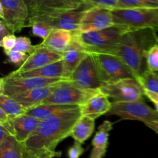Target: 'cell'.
Segmentation results:
<instances>
[{
  "instance_id": "cell-22",
  "label": "cell",
  "mask_w": 158,
  "mask_h": 158,
  "mask_svg": "<svg viewBox=\"0 0 158 158\" xmlns=\"http://www.w3.org/2000/svg\"><path fill=\"white\" fill-rule=\"evenodd\" d=\"M9 76L12 77H40V78L57 79L63 78V63L62 60L47 65L39 69L26 71V72L16 73L12 71Z\"/></svg>"
},
{
  "instance_id": "cell-20",
  "label": "cell",
  "mask_w": 158,
  "mask_h": 158,
  "mask_svg": "<svg viewBox=\"0 0 158 158\" xmlns=\"http://www.w3.org/2000/svg\"><path fill=\"white\" fill-rule=\"evenodd\" d=\"M112 129L113 123L110 120H105L99 126L91 142L93 148L89 158H104L109 143L110 133Z\"/></svg>"
},
{
  "instance_id": "cell-4",
  "label": "cell",
  "mask_w": 158,
  "mask_h": 158,
  "mask_svg": "<svg viewBox=\"0 0 158 158\" xmlns=\"http://www.w3.org/2000/svg\"><path fill=\"white\" fill-rule=\"evenodd\" d=\"M112 14L115 25L130 29H158L157 9H117Z\"/></svg>"
},
{
  "instance_id": "cell-41",
  "label": "cell",
  "mask_w": 158,
  "mask_h": 158,
  "mask_svg": "<svg viewBox=\"0 0 158 158\" xmlns=\"http://www.w3.org/2000/svg\"><path fill=\"white\" fill-rule=\"evenodd\" d=\"M24 158H46V157H40V156L35 155V154H32V153L28 152V151H26V149H25V155H24Z\"/></svg>"
},
{
  "instance_id": "cell-39",
  "label": "cell",
  "mask_w": 158,
  "mask_h": 158,
  "mask_svg": "<svg viewBox=\"0 0 158 158\" xmlns=\"http://www.w3.org/2000/svg\"><path fill=\"white\" fill-rule=\"evenodd\" d=\"M11 119L4 111L2 109H0V123H4L7 122L8 120Z\"/></svg>"
},
{
  "instance_id": "cell-2",
  "label": "cell",
  "mask_w": 158,
  "mask_h": 158,
  "mask_svg": "<svg viewBox=\"0 0 158 158\" xmlns=\"http://www.w3.org/2000/svg\"><path fill=\"white\" fill-rule=\"evenodd\" d=\"M157 32L154 29H130L111 54L119 57L132 71L137 80L148 69L145 56L151 46L157 44Z\"/></svg>"
},
{
  "instance_id": "cell-27",
  "label": "cell",
  "mask_w": 158,
  "mask_h": 158,
  "mask_svg": "<svg viewBox=\"0 0 158 158\" xmlns=\"http://www.w3.org/2000/svg\"><path fill=\"white\" fill-rule=\"evenodd\" d=\"M27 26L32 28V35L42 38L43 40L47 38L48 35L53 30V28L47 22L42 19H33L29 20Z\"/></svg>"
},
{
  "instance_id": "cell-5",
  "label": "cell",
  "mask_w": 158,
  "mask_h": 158,
  "mask_svg": "<svg viewBox=\"0 0 158 158\" xmlns=\"http://www.w3.org/2000/svg\"><path fill=\"white\" fill-rule=\"evenodd\" d=\"M93 55L96 60L102 85L125 79H136L130 68L117 56L111 54Z\"/></svg>"
},
{
  "instance_id": "cell-28",
  "label": "cell",
  "mask_w": 158,
  "mask_h": 158,
  "mask_svg": "<svg viewBox=\"0 0 158 158\" xmlns=\"http://www.w3.org/2000/svg\"><path fill=\"white\" fill-rule=\"evenodd\" d=\"M137 80L143 89L158 94V73L147 69Z\"/></svg>"
},
{
  "instance_id": "cell-6",
  "label": "cell",
  "mask_w": 158,
  "mask_h": 158,
  "mask_svg": "<svg viewBox=\"0 0 158 158\" xmlns=\"http://www.w3.org/2000/svg\"><path fill=\"white\" fill-rule=\"evenodd\" d=\"M106 115H116L121 120H139L145 124L158 122V111L148 106L143 100L127 103L112 102V107Z\"/></svg>"
},
{
  "instance_id": "cell-36",
  "label": "cell",
  "mask_w": 158,
  "mask_h": 158,
  "mask_svg": "<svg viewBox=\"0 0 158 158\" xmlns=\"http://www.w3.org/2000/svg\"><path fill=\"white\" fill-rule=\"evenodd\" d=\"M143 94H144L145 97H148V100H151L154 103V105L155 106V109L158 111V94L151 92L147 89H143Z\"/></svg>"
},
{
  "instance_id": "cell-13",
  "label": "cell",
  "mask_w": 158,
  "mask_h": 158,
  "mask_svg": "<svg viewBox=\"0 0 158 158\" xmlns=\"http://www.w3.org/2000/svg\"><path fill=\"white\" fill-rule=\"evenodd\" d=\"M114 25L110 9L91 7L84 12L79 26V33L94 32L111 27Z\"/></svg>"
},
{
  "instance_id": "cell-34",
  "label": "cell",
  "mask_w": 158,
  "mask_h": 158,
  "mask_svg": "<svg viewBox=\"0 0 158 158\" xmlns=\"http://www.w3.org/2000/svg\"><path fill=\"white\" fill-rule=\"evenodd\" d=\"M16 40L17 37L13 33H12L6 35L2 40H0V45H1V46L4 49L5 54L10 52L11 50H12L15 48Z\"/></svg>"
},
{
  "instance_id": "cell-33",
  "label": "cell",
  "mask_w": 158,
  "mask_h": 158,
  "mask_svg": "<svg viewBox=\"0 0 158 158\" xmlns=\"http://www.w3.org/2000/svg\"><path fill=\"white\" fill-rule=\"evenodd\" d=\"M8 57V62L9 63L18 66L19 68L23 65V63L26 61V60L29 57V54L24 53V52H19L15 49H12L10 52H7L6 54Z\"/></svg>"
},
{
  "instance_id": "cell-30",
  "label": "cell",
  "mask_w": 158,
  "mask_h": 158,
  "mask_svg": "<svg viewBox=\"0 0 158 158\" xmlns=\"http://www.w3.org/2000/svg\"><path fill=\"white\" fill-rule=\"evenodd\" d=\"M147 69L152 72L158 73V44L151 46L145 56Z\"/></svg>"
},
{
  "instance_id": "cell-42",
  "label": "cell",
  "mask_w": 158,
  "mask_h": 158,
  "mask_svg": "<svg viewBox=\"0 0 158 158\" xmlns=\"http://www.w3.org/2000/svg\"><path fill=\"white\" fill-rule=\"evenodd\" d=\"M156 31H157V32H158V29H155Z\"/></svg>"
},
{
  "instance_id": "cell-26",
  "label": "cell",
  "mask_w": 158,
  "mask_h": 158,
  "mask_svg": "<svg viewBox=\"0 0 158 158\" xmlns=\"http://www.w3.org/2000/svg\"><path fill=\"white\" fill-rule=\"evenodd\" d=\"M0 109L2 110L10 118L26 114L28 109L12 97L0 94Z\"/></svg>"
},
{
  "instance_id": "cell-18",
  "label": "cell",
  "mask_w": 158,
  "mask_h": 158,
  "mask_svg": "<svg viewBox=\"0 0 158 158\" xmlns=\"http://www.w3.org/2000/svg\"><path fill=\"white\" fill-rule=\"evenodd\" d=\"M111 107L112 102L110 101L109 97L98 89L86 104L80 107V110L82 116L96 120L104 114H107Z\"/></svg>"
},
{
  "instance_id": "cell-35",
  "label": "cell",
  "mask_w": 158,
  "mask_h": 158,
  "mask_svg": "<svg viewBox=\"0 0 158 158\" xmlns=\"http://www.w3.org/2000/svg\"><path fill=\"white\" fill-rule=\"evenodd\" d=\"M83 152L84 148L82 147L81 143L75 141L73 146H71L68 150V157L69 158H80Z\"/></svg>"
},
{
  "instance_id": "cell-44",
  "label": "cell",
  "mask_w": 158,
  "mask_h": 158,
  "mask_svg": "<svg viewBox=\"0 0 158 158\" xmlns=\"http://www.w3.org/2000/svg\"><path fill=\"white\" fill-rule=\"evenodd\" d=\"M157 44H158V40H157Z\"/></svg>"
},
{
  "instance_id": "cell-7",
  "label": "cell",
  "mask_w": 158,
  "mask_h": 158,
  "mask_svg": "<svg viewBox=\"0 0 158 158\" xmlns=\"http://www.w3.org/2000/svg\"><path fill=\"white\" fill-rule=\"evenodd\" d=\"M98 89H83L73 85L69 80H65L43 103L71 105L81 107Z\"/></svg>"
},
{
  "instance_id": "cell-1",
  "label": "cell",
  "mask_w": 158,
  "mask_h": 158,
  "mask_svg": "<svg viewBox=\"0 0 158 158\" xmlns=\"http://www.w3.org/2000/svg\"><path fill=\"white\" fill-rule=\"evenodd\" d=\"M80 107L69 110L41 120L35 132L25 142L26 151L46 158L59 157L57 146L70 137L74 125L81 117Z\"/></svg>"
},
{
  "instance_id": "cell-21",
  "label": "cell",
  "mask_w": 158,
  "mask_h": 158,
  "mask_svg": "<svg viewBox=\"0 0 158 158\" xmlns=\"http://www.w3.org/2000/svg\"><path fill=\"white\" fill-rule=\"evenodd\" d=\"M73 40V33L68 30L54 29L48 37L40 44L54 52L63 54L66 52Z\"/></svg>"
},
{
  "instance_id": "cell-31",
  "label": "cell",
  "mask_w": 158,
  "mask_h": 158,
  "mask_svg": "<svg viewBox=\"0 0 158 158\" xmlns=\"http://www.w3.org/2000/svg\"><path fill=\"white\" fill-rule=\"evenodd\" d=\"M84 5L89 7H100L105 9H122L118 0H80Z\"/></svg>"
},
{
  "instance_id": "cell-40",
  "label": "cell",
  "mask_w": 158,
  "mask_h": 158,
  "mask_svg": "<svg viewBox=\"0 0 158 158\" xmlns=\"http://www.w3.org/2000/svg\"><path fill=\"white\" fill-rule=\"evenodd\" d=\"M145 125L152 129L154 132H156L158 134V122H151V123H148Z\"/></svg>"
},
{
  "instance_id": "cell-19",
  "label": "cell",
  "mask_w": 158,
  "mask_h": 158,
  "mask_svg": "<svg viewBox=\"0 0 158 158\" xmlns=\"http://www.w3.org/2000/svg\"><path fill=\"white\" fill-rule=\"evenodd\" d=\"M89 52H86L80 44L73 40L69 49L63 52L62 61L63 63V78L69 80L80 62Z\"/></svg>"
},
{
  "instance_id": "cell-37",
  "label": "cell",
  "mask_w": 158,
  "mask_h": 158,
  "mask_svg": "<svg viewBox=\"0 0 158 158\" xmlns=\"http://www.w3.org/2000/svg\"><path fill=\"white\" fill-rule=\"evenodd\" d=\"M9 34H12V32H11L9 30V29L6 27L4 22H3L2 20H1V21H0V38H1V40H2L4 37L9 35Z\"/></svg>"
},
{
  "instance_id": "cell-10",
  "label": "cell",
  "mask_w": 158,
  "mask_h": 158,
  "mask_svg": "<svg viewBox=\"0 0 158 158\" xmlns=\"http://www.w3.org/2000/svg\"><path fill=\"white\" fill-rule=\"evenodd\" d=\"M66 79H47L40 77H12L7 75L0 80V94L13 97L35 88L55 84Z\"/></svg>"
},
{
  "instance_id": "cell-43",
  "label": "cell",
  "mask_w": 158,
  "mask_h": 158,
  "mask_svg": "<svg viewBox=\"0 0 158 158\" xmlns=\"http://www.w3.org/2000/svg\"><path fill=\"white\" fill-rule=\"evenodd\" d=\"M26 0H24V2H26Z\"/></svg>"
},
{
  "instance_id": "cell-3",
  "label": "cell",
  "mask_w": 158,
  "mask_h": 158,
  "mask_svg": "<svg viewBox=\"0 0 158 158\" xmlns=\"http://www.w3.org/2000/svg\"><path fill=\"white\" fill-rule=\"evenodd\" d=\"M130 29L115 25L111 27L86 33H73V40L92 54H112L123 35Z\"/></svg>"
},
{
  "instance_id": "cell-16",
  "label": "cell",
  "mask_w": 158,
  "mask_h": 158,
  "mask_svg": "<svg viewBox=\"0 0 158 158\" xmlns=\"http://www.w3.org/2000/svg\"><path fill=\"white\" fill-rule=\"evenodd\" d=\"M63 59V55L47 49L41 44L36 45V48L32 54L29 56L26 61L22 66L15 70L16 73L26 72L32 69H39L47 65L56 63Z\"/></svg>"
},
{
  "instance_id": "cell-11",
  "label": "cell",
  "mask_w": 158,
  "mask_h": 158,
  "mask_svg": "<svg viewBox=\"0 0 158 158\" xmlns=\"http://www.w3.org/2000/svg\"><path fill=\"white\" fill-rule=\"evenodd\" d=\"M25 2L29 9V19L56 15L84 5L80 0H26Z\"/></svg>"
},
{
  "instance_id": "cell-9",
  "label": "cell",
  "mask_w": 158,
  "mask_h": 158,
  "mask_svg": "<svg viewBox=\"0 0 158 158\" xmlns=\"http://www.w3.org/2000/svg\"><path fill=\"white\" fill-rule=\"evenodd\" d=\"M1 20L12 33L27 26L29 9L24 0H0Z\"/></svg>"
},
{
  "instance_id": "cell-12",
  "label": "cell",
  "mask_w": 158,
  "mask_h": 158,
  "mask_svg": "<svg viewBox=\"0 0 158 158\" xmlns=\"http://www.w3.org/2000/svg\"><path fill=\"white\" fill-rule=\"evenodd\" d=\"M69 82L83 89H98L102 86L96 60L92 53H88L80 62L69 78Z\"/></svg>"
},
{
  "instance_id": "cell-24",
  "label": "cell",
  "mask_w": 158,
  "mask_h": 158,
  "mask_svg": "<svg viewBox=\"0 0 158 158\" xmlns=\"http://www.w3.org/2000/svg\"><path fill=\"white\" fill-rule=\"evenodd\" d=\"M94 129L95 120L86 116H81L74 125L70 137L76 142L83 144L92 136Z\"/></svg>"
},
{
  "instance_id": "cell-14",
  "label": "cell",
  "mask_w": 158,
  "mask_h": 158,
  "mask_svg": "<svg viewBox=\"0 0 158 158\" xmlns=\"http://www.w3.org/2000/svg\"><path fill=\"white\" fill-rule=\"evenodd\" d=\"M89 8L91 7L86 5H83L77 9L66 11V12H61L56 15H50V16L36 17L33 19H44L53 28V29H64V30H68L73 33H75L78 32L79 26H80V21L83 18V14Z\"/></svg>"
},
{
  "instance_id": "cell-17",
  "label": "cell",
  "mask_w": 158,
  "mask_h": 158,
  "mask_svg": "<svg viewBox=\"0 0 158 158\" xmlns=\"http://www.w3.org/2000/svg\"><path fill=\"white\" fill-rule=\"evenodd\" d=\"M65 80L55 83V84L35 88V89L27 91V92L16 94L12 97L17 100L19 103H21L26 109H31V108L35 107L39 105L43 104L52 95V93L60 87L62 83L64 82Z\"/></svg>"
},
{
  "instance_id": "cell-25",
  "label": "cell",
  "mask_w": 158,
  "mask_h": 158,
  "mask_svg": "<svg viewBox=\"0 0 158 158\" xmlns=\"http://www.w3.org/2000/svg\"><path fill=\"white\" fill-rule=\"evenodd\" d=\"M24 144L9 135L0 142V158H24Z\"/></svg>"
},
{
  "instance_id": "cell-29",
  "label": "cell",
  "mask_w": 158,
  "mask_h": 158,
  "mask_svg": "<svg viewBox=\"0 0 158 158\" xmlns=\"http://www.w3.org/2000/svg\"><path fill=\"white\" fill-rule=\"evenodd\" d=\"M122 9H157L158 0H118Z\"/></svg>"
},
{
  "instance_id": "cell-8",
  "label": "cell",
  "mask_w": 158,
  "mask_h": 158,
  "mask_svg": "<svg viewBox=\"0 0 158 158\" xmlns=\"http://www.w3.org/2000/svg\"><path fill=\"white\" fill-rule=\"evenodd\" d=\"M100 91L113 100L112 102L127 103L143 100V89L136 79H125L103 84Z\"/></svg>"
},
{
  "instance_id": "cell-23",
  "label": "cell",
  "mask_w": 158,
  "mask_h": 158,
  "mask_svg": "<svg viewBox=\"0 0 158 158\" xmlns=\"http://www.w3.org/2000/svg\"><path fill=\"white\" fill-rule=\"evenodd\" d=\"M80 106H71V105H60L52 104V103H43L35 107L29 109L26 114L35 117L37 119L43 120L46 118L57 115L59 114L69 110L76 109Z\"/></svg>"
},
{
  "instance_id": "cell-15",
  "label": "cell",
  "mask_w": 158,
  "mask_h": 158,
  "mask_svg": "<svg viewBox=\"0 0 158 158\" xmlns=\"http://www.w3.org/2000/svg\"><path fill=\"white\" fill-rule=\"evenodd\" d=\"M41 120L28 114L11 118L0 125L5 127L9 134L15 137L21 143H24L33 134L40 125Z\"/></svg>"
},
{
  "instance_id": "cell-38",
  "label": "cell",
  "mask_w": 158,
  "mask_h": 158,
  "mask_svg": "<svg viewBox=\"0 0 158 158\" xmlns=\"http://www.w3.org/2000/svg\"><path fill=\"white\" fill-rule=\"evenodd\" d=\"M9 135H11V134H9V131L5 127L0 125V142L4 140Z\"/></svg>"
},
{
  "instance_id": "cell-32",
  "label": "cell",
  "mask_w": 158,
  "mask_h": 158,
  "mask_svg": "<svg viewBox=\"0 0 158 158\" xmlns=\"http://www.w3.org/2000/svg\"><path fill=\"white\" fill-rule=\"evenodd\" d=\"M35 48H36V45L33 46L31 43L30 39L28 37L19 36L17 37L16 43H15L14 49L30 55L34 52Z\"/></svg>"
}]
</instances>
